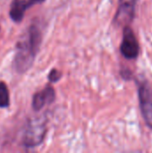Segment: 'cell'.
<instances>
[{
    "label": "cell",
    "instance_id": "30bf717a",
    "mask_svg": "<svg viewBox=\"0 0 152 153\" xmlns=\"http://www.w3.org/2000/svg\"><path fill=\"white\" fill-rule=\"evenodd\" d=\"M120 74L122 76V78L125 81H130V80H133V74L132 73L131 70H129L128 68H123L120 71Z\"/></svg>",
    "mask_w": 152,
    "mask_h": 153
},
{
    "label": "cell",
    "instance_id": "277c9868",
    "mask_svg": "<svg viewBox=\"0 0 152 153\" xmlns=\"http://www.w3.org/2000/svg\"><path fill=\"white\" fill-rule=\"evenodd\" d=\"M120 52L127 60H135L140 55V44L130 25L124 26Z\"/></svg>",
    "mask_w": 152,
    "mask_h": 153
},
{
    "label": "cell",
    "instance_id": "52a82bcc",
    "mask_svg": "<svg viewBox=\"0 0 152 153\" xmlns=\"http://www.w3.org/2000/svg\"><path fill=\"white\" fill-rule=\"evenodd\" d=\"M56 99V92L53 87L47 86L42 91L34 94L32 98V108L36 111L40 110L47 104H51Z\"/></svg>",
    "mask_w": 152,
    "mask_h": 153
},
{
    "label": "cell",
    "instance_id": "ba28073f",
    "mask_svg": "<svg viewBox=\"0 0 152 153\" xmlns=\"http://www.w3.org/2000/svg\"><path fill=\"white\" fill-rule=\"evenodd\" d=\"M9 104L10 97L8 88L4 82H0V108L9 107Z\"/></svg>",
    "mask_w": 152,
    "mask_h": 153
},
{
    "label": "cell",
    "instance_id": "6da1fadb",
    "mask_svg": "<svg viewBox=\"0 0 152 153\" xmlns=\"http://www.w3.org/2000/svg\"><path fill=\"white\" fill-rule=\"evenodd\" d=\"M42 42V32L37 24L29 27L17 46L13 59V67L17 73H25L32 65Z\"/></svg>",
    "mask_w": 152,
    "mask_h": 153
},
{
    "label": "cell",
    "instance_id": "7a4b0ae2",
    "mask_svg": "<svg viewBox=\"0 0 152 153\" xmlns=\"http://www.w3.org/2000/svg\"><path fill=\"white\" fill-rule=\"evenodd\" d=\"M137 91L139 106L142 116L146 126L152 131V86L144 76L134 78Z\"/></svg>",
    "mask_w": 152,
    "mask_h": 153
},
{
    "label": "cell",
    "instance_id": "9c48e42d",
    "mask_svg": "<svg viewBox=\"0 0 152 153\" xmlns=\"http://www.w3.org/2000/svg\"><path fill=\"white\" fill-rule=\"evenodd\" d=\"M61 77H62L61 72H59V71L56 70V69H52V70L50 71L48 76H47L48 81H49L50 82H53V83L58 82V81L61 79Z\"/></svg>",
    "mask_w": 152,
    "mask_h": 153
},
{
    "label": "cell",
    "instance_id": "3957f363",
    "mask_svg": "<svg viewBox=\"0 0 152 153\" xmlns=\"http://www.w3.org/2000/svg\"><path fill=\"white\" fill-rule=\"evenodd\" d=\"M46 134V121L43 117L30 120L25 130L22 144L25 148H34L39 145Z\"/></svg>",
    "mask_w": 152,
    "mask_h": 153
},
{
    "label": "cell",
    "instance_id": "8992f818",
    "mask_svg": "<svg viewBox=\"0 0 152 153\" xmlns=\"http://www.w3.org/2000/svg\"><path fill=\"white\" fill-rule=\"evenodd\" d=\"M45 0H13L10 6L9 15L13 22H20L24 16L26 10L35 4H42Z\"/></svg>",
    "mask_w": 152,
    "mask_h": 153
},
{
    "label": "cell",
    "instance_id": "5b68a950",
    "mask_svg": "<svg viewBox=\"0 0 152 153\" xmlns=\"http://www.w3.org/2000/svg\"><path fill=\"white\" fill-rule=\"evenodd\" d=\"M139 0H119L117 11L113 23L116 26H125L132 23L136 13V5Z\"/></svg>",
    "mask_w": 152,
    "mask_h": 153
}]
</instances>
